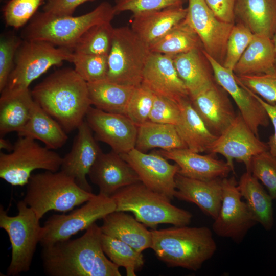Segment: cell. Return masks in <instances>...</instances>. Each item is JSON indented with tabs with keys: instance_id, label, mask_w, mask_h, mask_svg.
Here are the masks:
<instances>
[{
	"instance_id": "8fae6325",
	"label": "cell",
	"mask_w": 276,
	"mask_h": 276,
	"mask_svg": "<svg viewBox=\"0 0 276 276\" xmlns=\"http://www.w3.org/2000/svg\"><path fill=\"white\" fill-rule=\"evenodd\" d=\"M116 209V203L111 197L100 193L95 195L82 206L67 214H54L50 216L42 226L40 243L43 247L70 239Z\"/></svg>"
},
{
	"instance_id": "f1b7e54d",
	"label": "cell",
	"mask_w": 276,
	"mask_h": 276,
	"mask_svg": "<svg viewBox=\"0 0 276 276\" xmlns=\"http://www.w3.org/2000/svg\"><path fill=\"white\" fill-rule=\"evenodd\" d=\"M180 118L176 126L188 149L197 152H209L217 136L208 128L193 107L189 98L178 103Z\"/></svg>"
},
{
	"instance_id": "ffe728a7",
	"label": "cell",
	"mask_w": 276,
	"mask_h": 276,
	"mask_svg": "<svg viewBox=\"0 0 276 276\" xmlns=\"http://www.w3.org/2000/svg\"><path fill=\"white\" fill-rule=\"evenodd\" d=\"M141 84L154 94L177 103L190 98L171 56L151 53L143 71Z\"/></svg>"
},
{
	"instance_id": "b9f144b4",
	"label": "cell",
	"mask_w": 276,
	"mask_h": 276,
	"mask_svg": "<svg viewBox=\"0 0 276 276\" xmlns=\"http://www.w3.org/2000/svg\"><path fill=\"white\" fill-rule=\"evenodd\" d=\"M235 77L239 84L248 88L268 104L276 105V76L270 74L235 75Z\"/></svg>"
},
{
	"instance_id": "74e56055",
	"label": "cell",
	"mask_w": 276,
	"mask_h": 276,
	"mask_svg": "<svg viewBox=\"0 0 276 276\" xmlns=\"http://www.w3.org/2000/svg\"><path fill=\"white\" fill-rule=\"evenodd\" d=\"M72 62L76 72L87 83L106 79L108 70V56L73 52Z\"/></svg>"
},
{
	"instance_id": "816d5d0a",
	"label": "cell",
	"mask_w": 276,
	"mask_h": 276,
	"mask_svg": "<svg viewBox=\"0 0 276 276\" xmlns=\"http://www.w3.org/2000/svg\"><path fill=\"white\" fill-rule=\"evenodd\" d=\"M272 41L274 44V50H275V66H276V32L272 38Z\"/></svg>"
},
{
	"instance_id": "4316f807",
	"label": "cell",
	"mask_w": 276,
	"mask_h": 276,
	"mask_svg": "<svg viewBox=\"0 0 276 276\" xmlns=\"http://www.w3.org/2000/svg\"><path fill=\"white\" fill-rule=\"evenodd\" d=\"M201 49H196L173 57L177 73L192 96L215 80L212 68Z\"/></svg>"
},
{
	"instance_id": "d6a6232c",
	"label": "cell",
	"mask_w": 276,
	"mask_h": 276,
	"mask_svg": "<svg viewBox=\"0 0 276 276\" xmlns=\"http://www.w3.org/2000/svg\"><path fill=\"white\" fill-rule=\"evenodd\" d=\"M135 148L146 153L155 148L171 150L188 148L175 125L148 121L137 126Z\"/></svg>"
},
{
	"instance_id": "4fadbf2b",
	"label": "cell",
	"mask_w": 276,
	"mask_h": 276,
	"mask_svg": "<svg viewBox=\"0 0 276 276\" xmlns=\"http://www.w3.org/2000/svg\"><path fill=\"white\" fill-rule=\"evenodd\" d=\"M185 21L199 37L203 50L223 65L228 37L234 24L217 18L205 0H188Z\"/></svg>"
},
{
	"instance_id": "44dd1931",
	"label": "cell",
	"mask_w": 276,
	"mask_h": 276,
	"mask_svg": "<svg viewBox=\"0 0 276 276\" xmlns=\"http://www.w3.org/2000/svg\"><path fill=\"white\" fill-rule=\"evenodd\" d=\"M88 176L99 193L110 197L120 189L141 181L132 167L112 150L100 154Z\"/></svg>"
},
{
	"instance_id": "8d00e7d4",
	"label": "cell",
	"mask_w": 276,
	"mask_h": 276,
	"mask_svg": "<svg viewBox=\"0 0 276 276\" xmlns=\"http://www.w3.org/2000/svg\"><path fill=\"white\" fill-rule=\"evenodd\" d=\"M114 29L111 22L93 26L81 35L72 51L80 54L108 56Z\"/></svg>"
},
{
	"instance_id": "7402d4cb",
	"label": "cell",
	"mask_w": 276,
	"mask_h": 276,
	"mask_svg": "<svg viewBox=\"0 0 276 276\" xmlns=\"http://www.w3.org/2000/svg\"><path fill=\"white\" fill-rule=\"evenodd\" d=\"M179 167L178 173L189 178L210 180L227 177L234 172L226 162L216 158L214 154L202 155L188 148L154 151Z\"/></svg>"
},
{
	"instance_id": "60d3db41",
	"label": "cell",
	"mask_w": 276,
	"mask_h": 276,
	"mask_svg": "<svg viewBox=\"0 0 276 276\" xmlns=\"http://www.w3.org/2000/svg\"><path fill=\"white\" fill-rule=\"evenodd\" d=\"M249 171L267 188L269 194L276 200V158L266 151L251 159Z\"/></svg>"
},
{
	"instance_id": "e575fe53",
	"label": "cell",
	"mask_w": 276,
	"mask_h": 276,
	"mask_svg": "<svg viewBox=\"0 0 276 276\" xmlns=\"http://www.w3.org/2000/svg\"><path fill=\"white\" fill-rule=\"evenodd\" d=\"M151 53L171 56L196 49H203L197 34L185 19L149 45Z\"/></svg>"
},
{
	"instance_id": "d4e9b609",
	"label": "cell",
	"mask_w": 276,
	"mask_h": 276,
	"mask_svg": "<svg viewBox=\"0 0 276 276\" xmlns=\"http://www.w3.org/2000/svg\"><path fill=\"white\" fill-rule=\"evenodd\" d=\"M235 21L254 34L272 39L276 32V0H235Z\"/></svg>"
},
{
	"instance_id": "bcb514c9",
	"label": "cell",
	"mask_w": 276,
	"mask_h": 276,
	"mask_svg": "<svg viewBox=\"0 0 276 276\" xmlns=\"http://www.w3.org/2000/svg\"><path fill=\"white\" fill-rule=\"evenodd\" d=\"M21 41L15 36L3 37L0 41V91L6 87L14 68L16 52Z\"/></svg>"
},
{
	"instance_id": "484cf974",
	"label": "cell",
	"mask_w": 276,
	"mask_h": 276,
	"mask_svg": "<svg viewBox=\"0 0 276 276\" xmlns=\"http://www.w3.org/2000/svg\"><path fill=\"white\" fill-rule=\"evenodd\" d=\"M103 233L129 245L139 252L151 248L152 234L146 226L123 211H114L103 219Z\"/></svg>"
},
{
	"instance_id": "5b68a950",
	"label": "cell",
	"mask_w": 276,
	"mask_h": 276,
	"mask_svg": "<svg viewBox=\"0 0 276 276\" xmlns=\"http://www.w3.org/2000/svg\"><path fill=\"white\" fill-rule=\"evenodd\" d=\"M23 199L40 219L49 211L65 213L82 204L95 194L81 189L61 171L33 174Z\"/></svg>"
},
{
	"instance_id": "5bb4252c",
	"label": "cell",
	"mask_w": 276,
	"mask_h": 276,
	"mask_svg": "<svg viewBox=\"0 0 276 276\" xmlns=\"http://www.w3.org/2000/svg\"><path fill=\"white\" fill-rule=\"evenodd\" d=\"M268 150L267 144L261 141L249 127L239 112L234 121L217 137L209 153L219 154L234 170V160L243 163L249 171L252 158Z\"/></svg>"
},
{
	"instance_id": "f546056e",
	"label": "cell",
	"mask_w": 276,
	"mask_h": 276,
	"mask_svg": "<svg viewBox=\"0 0 276 276\" xmlns=\"http://www.w3.org/2000/svg\"><path fill=\"white\" fill-rule=\"evenodd\" d=\"M0 135L20 131L28 122L35 102L29 88L14 94L1 93Z\"/></svg>"
},
{
	"instance_id": "603a6c76",
	"label": "cell",
	"mask_w": 276,
	"mask_h": 276,
	"mask_svg": "<svg viewBox=\"0 0 276 276\" xmlns=\"http://www.w3.org/2000/svg\"><path fill=\"white\" fill-rule=\"evenodd\" d=\"M222 179L201 180L181 175L175 177L174 197L196 204L203 213L215 219L222 200Z\"/></svg>"
},
{
	"instance_id": "83f0119b",
	"label": "cell",
	"mask_w": 276,
	"mask_h": 276,
	"mask_svg": "<svg viewBox=\"0 0 276 276\" xmlns=\"http://www.w3.org/2000/svg\"><path fill=\"white\" fill-rule=\"evenodd\" d=\"M275 71V53L272 39L254 34L252 40L235 66L234 74L274 75Z\"/></svg>"
},
{
	"instance_id": "6da1fadb",
	"label": "cell",
	"mask_w": 276,
	"mask_h": 276,
	"mask_svg": "<svg viewBox=\"0 0 276 276\" xmlns=\"http://www.w3.org/2000/svg\"><path fill=\"white\" fill-rule=\"evenodd\" d=\"M102 232L93 223L75 239L42 247L43 271L49 276H121L119 267L104 254Z\"/></svg>"
},
{
	"instance_id": "d590c367",
	"label": "cell",
	"mask_w": 276,
	"mask_h": 276,
	"mask_svg": "<svg viewBox=\"0 0 276 276\" xmlns=\"http://www.w3.org/2000/svg\"><path fill=\"white\" fill-rule=\"evenodd\" d=\"M101 239L104 254L118 267H124L127 275H135V271L144 266L142 252L123 241L103 233Z\"/></svg>"
},
{
	"instance_id": "ba28073f",
	"label": "cell",
	"mask_w": 276,
	"mask_h": 276,
	"mask_svg": "<svg viewBox=\"0 0 276 276\" xmlns=\"http://www.w3.org/2000/svg\"><path fill=\"white\" fill-rule=\"evenodd\" d=\"M18 214L9 216L0 207V227L7 233L11 245L8 276L18 275L30 270L32 259L42 234L40 219L24 200L17 204Z\"/></svg>"
},
{
	"instance_id": "9c48e42d",
	"label": "cell",
	"mask_w": 276,
	"mask_h": 276,
	"mask_svg": "<svg viewBox=\"0 0 276 276\" xmlns=\"http://www.w3.org/2000/svg\"><path fill=\"white\" fill-rule=\"evenodd\" d=\"M151 52L130 27L114 28L108 55L106 80L121 85L137 87Z\"/></svg>"
},
{
	"instance_id": "30bf717a",
	"label": "cell",
	"mask_w": 276,
	"mask_h": 276,
	"mask_svg": "<svg viewBox=\"0 0 276 276\" xmlns=\"http://www.w3.org/2000/svg\"><path fill=\"white\" fill-rule=\"evenodd\" d=\"M12 151L0 152V177L14 186L27 184L32 172L36 169L57 172L60 170L63 157L35 140L18 136Z\"/></svg>"
},
{
	"instance_id": "c3c4849f",
	"label": "cell",
	"mask_w": 276,
	"mask_h": 276,
	"mask_svg": "<svg viewBox=\"0 0 276 276\" xmlns=\"http://www.w3.org/2000/svg\"><path fill=\"white\" fill-rule=\"evenodd\" d=\"M216 17L221 21L235 24V0H205Z\"/></svg>"
},
{
	"instance_id": "d6986e66",
	"label": "cell",
	"mask_w": 276,
	"mask_h": 276,
	"mask_svg": "<svg viewBox=\"0 0 276 276\" xmlns=\"http://www.w3.org/2000/svg\"><path fill=\"white\" fill-rule=\"evenodd\" d=\"M190 100L209 130L217 137L237 116L229 95L215 80L200 92L190 97Z\"/></svg>"
},
{
	"instance_id": "3957f363",
	"label": "cell",
	"mask_w": 276,
	"mask_h": 276,
	"mask_svg": "<svg viewBox=\"0 0 276 276\" xmlns=\"http://www.w3.org/2000/svg\"><path fill=\"white\" fill-rule=\"evenodd\" d=\"M151 232V248L169 267L197 271L217 250L212 232L206 226H174Z\"/></svg>"
},
{
	"instance_id": "836d02e7",
	"label": "cell",
	"mask_w": 276,
	"mask_h": 276,
	"mask_svg": "<svg viewBox=\"0 0 276 276\" xmlns=\"http://www.w3.org/2000/svg\"><path fill=\"white\" fill-rule=\"evenodd\" d=\"M91 105L103 111L126 115L135 87L119 84L106 79L87 83Z\"/></svg>"
},
{
	"instance_id": "681fc988",
	"label": "cell",
	"mask_w": 276,
	"mask_h": 276,
	"mask_svg": "<svg viewBox=\"0 0 276 276\" xmlns=\"http://www.w3.org/2000/svg\"><path fill=\"white\" fill-rule=\"evenodd\" d=\"M252 93L266 110L269 119L273 125L274 133L269 137L267 144L269 152L276 158V105L268 104L259 96L254 93Z\"/></svg>"
},
{
	"instance_id": "e0dca14e",
	"label": "cell",
	"mask_w": 276,
	"mask_h": 276,
	"mask_svg": "<svg viewBox=\"0 0 276 276\" xmlns=\"http://www.w3.org/2000/svg\"><path fill=\"white\" fill-rule=\"evenodd\" d=\"M202 52L212 68L215 81L232 98L245 122L258 136L259 127L269 124L266 110L250 90L237 82L232 70L225 67L203 49Z\"/></svg>"
},
{
	"instance_id": "9a60e30c",
	"label": "cell",
	"mask_w": 276,
	"mask_h": 276,
	"mask_svg": "<svg viewBox=\"0 0 276 276\" xmlns=\"http://www.w3.org/2000/svg\"><path fill=\"white\" fill-rule=\"evenodd\" d=\"M120 155L134 170L145 186L171 200L174 198L175 177L179 169L176 164H170L154 151L146 153L135 148Z\"/></svg>"
},
{
	"instance_id": "7a4b0ae2",
	"label": "cell",
	"mask_w": 276,
	"mask_h": 276,
	"mask_svg": "<svg viewBox=\"0 0 276 276\" xmlns=\"http://www.w3.org/2000/svg\"><path fill=\"white\" fill-rule=\"evenodd\" d=\"M31 93L35 102L67 133L78 128L92 105L87 82L70 68L50 75Z\"/></svg>"
},
{
	"instance_id": "2e32d148",
	"label": "cell",
	"mask_w": 276,
	"mask_h": 276,
	"mask_svg": "<svg viewBox=\"0 0 276 276\" xmlns=\"http://www.w3.org/2000/svg\"><path fill=\"white\" fill-rule=\"evenodd\" d=\"M85 120L96 139L108 145L116 153H126L135 148L137 126L126 115L91 106Z\"/></svg>"
},
{
	"instance_id": "277c9868",
	"label": "cell",
	"mask_w": 276,
	"mask_h": 276,
	"mask_svg": "<svg viewBox=\"0 0 276 276\" xmlns=\"http://www.w3.org/2000/svg\"><path fill=\"white\" fill-rule=\"evenodd\" d=\"M116 15L113 6L107 2L78 16H59L43 11L33 16L24 36L25 40L45 41L72 51L86 30L96 25L111 22Z\"/></svg>"
},
{
	"instance_id": "1f68e13d",
	"label": "cell",
	"mask_w": 276,
	"mask_h": 276,
	"mask_svg": "<svg viewBox=\"0 0 276 276\" xmlns=\"http://www.w3.org/2000/svg\"><path fill=\"white\" fill-rule=\"evenodd\" d=\"M17 133L39 140L52 150L62 147L68 140L67 133L61 125L35 102L28 122Z\"/></svg>"
},
{
	"instance_id": "4dcf8cb0",
	"label": "cell",
	"mask_w": 276,
	"mask_h": 276,
	"mask_svg": "<svg viewBox=\"0 0 276 276\" xmlns=\"http://www.w3.org/2000/svg\"><path fill=\"white\" fill-rule=\"evenodd\" d=\"M239 190L257 223L269 231L274 225L273 199L250 171L244 172L238 183Z\"/></svg>"
},
{
	"instance_id": "f5cc1de1",
	"label": "cell",
	"mask_w": 276,
	"mask_h": 276,
	"mask_svg": "<svg viewBox=\"0 0 276 276\" xmlns=\"http://www.w3.org/2000/svg\"><path fill=\"white\" fill-rule=\"evenodd\" d=\"M274 75L275 76H276V71H275V74H274Z\"/></svg>"
},
{
	"instance_id": "f35d334b",
	"label": "cell",
	"mask_w": 276,
	"mask_h": 276,
	"mask_svg": "<svg viewBox=\"0 0 276 276\" xmlns=\"http://www.w3.org/2000/svg\"><path fill=\"white\" fill-rule=\"evenodd\" d=\"M254 34L243 24H234L228 37L223 65L232 70L250 44Z\"/></svg>"
},
{
	"instance_id": "ab89813d",
	"label": "cell",
	"mask_w": 276,
	"mask_h": 276,
	"mask_svg": "<svg viewBox=\"0 0 276 276\" xmlns=\"http://www.w3.org/2000/svg\"><path fill=\"white\" fill-rule=\"evenodd\" d=\"M154 95L142 84L135 87L127 107L126 116L137 126L149 121Z\"/></svg>"
},
{
	"instance_id": "f907efd6",
	"label": "cell",
	"mask_w": 276,
	"mask_h": 276,
	"mask_svg": "<svg viewBox=\"0 0 276 276\" xmlns=\"http://www.w3.org/2000/svg\"><path fill=\"white\" fill-rule=\"evenodd\" d=\"M14 147L13 145L8 140L4 139L3 137L0 138V148L1 149L7 150L10 152L12 151Z\"/></svg>"
},
{
	"instance_id": "ac0fdd59",
	"label": "cell",
	"mask_w": 276,
	"mask_h": 276,
	"mask_svg": "<svg viewBox=\"0 0 276 276\" xmlns=\"http://www.w3.org/2000/svg\"><path fill=\"white\" fill-rule=\"evenodd\" d=\"M77 129L72 148L63 157L60 170L73 178L81 189L92 192L86 176L102 151L85 120Z\"/></svg>"
},
{
	"instance_id": "7dc6e473",
	"label": "cell",
	"mask_w": 276,
	"mask_h": 276,
	"mask_svg": "<svg viewBox=\"0 0 276 276\" xmlns=\"http://www.w3.org/2000/svg\"><path fill=\"white\" fill-rule=\"evenodd\" d=\"M95 0H47L43 11L59 16L72 15L81 4Z\"/></svg>"
},
{
	"instance_id": "f6af8a7d",
	"label": "cell",
	"mask_w": 276,
	"mask_h": 276,
	"mask_svg": "<svg viewBox=\"0 0 276 276\" xmlns=\"http://www.w3.org/2000/svg\"><path fill=\"white\" fill-rule=\"evenodd\" d=\"M180 118V109L177 103L165 97L155 94L149 116L150 121L176 126Z\"/></svg>"
},
{
	"instance_id": "ee69618b",
	"label": "cell",
	"mask_w": 276,
	"mask_h": 276,
	"mask_svg": "<svg viewBox=\"0 0 276 276\" xmlns=\"http://www.w3.org/2000/svg\"><path fill=\"white\" fill-rule=\"evenodd\" d=\"M185 0H114L113 8L116 15L130 11L133 14L161 10L170 7H182Z\"/></svg>"
},
{
	"instance_id": "52a82bcc",
	"label": "cell",
	"mask_w": 276,
	"mask_h": 276,
	"mask_svg": "<svg viewBox=\"0 0 276 276\" xmlns=\"http://www.w3.org/2000/svg\"><path fill=\"white\" fill-rule=\"evenodd\" d=\"M73 51L42 40H24L16 52L15 66L7 85L1 92L14 94L29 88L30 84L54 66L72 62Z\"/></svg>"
},
{
	"instance_id": "8992f818",
	"label": "cell",
	"mask_w": 276,
	"mask_h": 276,
	"mask_svg": "<svg viewBox=\"0 0 276 276\" xmlns=\"http://www.w3.org/2000/svg\"><path fill=\"white\" fill-rule=\"evenodd\" d=\"M110 197L116 211L131 212L139 222L152 229L164 223L188 225L193 217L191 212L173 205L168 197L141 181L120 189Z\"/></svg>"
},
{
	"instance_id": "7c38bea8",
	"label": "cell",
	"mask_w": 276,
	"mask_h": 276,
	"mask_svg": "<svg viewBox=\"0 0 276 276\" xmlns=\"http://www.w3.org/2000/svg\"><path fill=\"white\" fill-rule=\"evenodd\" d=\"M221 205L214 219L213 231L218 236L239 243L257 223L245 202L242 201L234 177L222 179Z\"/></svg>"
},
{
	"instance_id": "7bdbcfd3",
	"label": "cell",
	"mask_w": 276,
	"mask_h": 276,
	"mask_svg": "<svg viewBox=\"0 0 276 276\" xmlns=\"http://www.w3.org/2000/svg\"><path fill=\"white\" fill-rule=\"evenodd\" d=\"M43 0H9L3 8L6 24L14 28L23 26L35 14Z\"/></svg>"
},
{
	"instance_id": "cb8c5ba5",
	"label": "cell",
	"mask_w": 276,
	"mask_h": 276,
	"mask_svg": "<svg viewBox=\"0 0 276 276\" xmlns=\"http://www.w3.org/2000/svg\"><path fill=\"white\" fill-rule=\"evenodd\" d=\"M187 8L174 7L133 14L130 28L150 45L186 17Z\"/></svg>"
}]
</instances>
